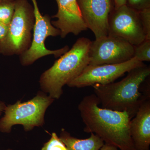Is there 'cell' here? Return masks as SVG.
<instances>
[{"label":"cell","instance_id":"6da1fadb","mask_svg":"<svg viewBox=\"0 0 150 150\" xmlns=\"http://www.w3.org/2000/svg\"><path fill=\"white\" fill-rule=\"evenodd\" d=\"M94 94L83 98L78 108L86 133H93L105 144L120 150H136L130 133L132 119L126 111L100 108Z\"/></svg>","mask_w":150,"mask_h":150},{"label":"cell","instance_id":"7a4b0ae2","mask_svg":"<svg viewBox=\"0 0 150 150\" xmlns=\"http://www.w3.org/2000/svg\"><path fill=\"white\" fill-rule=\"evenodd\" d=\"M150 75V68L144 65L134 68L126 77L118 82L93 86L94 94L102 107L119 111H126L133 118L142 103L150 99L140 91L142 83Z\"/></svg>","mask_w":150,"mask_h":150},{"label":"cell","instance_id":"3957f363","mask_svg":"<svg viewBox=\"0 0 150 150\" xmlns=\"http://www.w3.org/2000/svg\"><path fill=\"white\" fill-rule=\"evenodd\" d=\"M92 41L82 37L76 40L70 50L60 56L54 65L40 77V87L54 99H59L63 87L81 74L89 64L90 48Z\"/></svg>","mask_w":150,"mask_h":150},{"label":"cell","instance_id":"277c9868","mask_svg":"<svg viewBox=\"0 0 150 150\" xmlns=\"http://www.w3.org/2000/svg\"><path fill=\"white\" fill-rule=\"evenodd\" d=\"M54 100L44 93L39 92L26 102L19 100L15 104L8 105L4 111V115L0 119V131L10 133L12 127L15 125H22L26 131L43 126L45 112Z\"/></svg>","mask_w":150,"mask_h":150},{"label":"cell","instance_id":"5b68a950","mask_svg":"<svg viewBox=\"0 0 150 150\" xmlns=\"http://www.w3.org/2000/svg\"><path fill=\"white\" fill-rule=\"evenodd\" d=\"M34 9L28 0H15L13 16L6 37L0 41V53L23 54L30 47L34 24Z\"/></svg>","mask_w":150,"mask_h":150},{"label":"cell","instance_id":"8992f818","mask_svg":"<svg viewBox=\"0 0 150 150\" xmlns=\"http://www.w3.org/2000/svg\"><path fill=\"white\" fill-rule=\"evenodd\" d=\"M33 5L34 24L33 38L30 47L21 55L22 64L27 66L31 64L41 57L49 55H54L55 57H60L69 50L68 46L61 49L51 51L48 50L45 45L46 38L49 36H56L60 35V31L51 23V18L48 15H41L36 0H31Z\"/></svg>","mask_w":150,"mask_h":150},{"label":"cell","instance_id":"52a82bcc","mask_svg":"<svg viewBox=\"0 0 150 150\" xmlns=\"http://www.w3.org/2000/svg\"><path fill=\"white\" fill-rule=\"evenodd\" d=\"M134 56V46L121 38L108 35L92 41L89 65L121 64Z\"/></svg>","mask_w":150,"mask_h":150},{"label":"cell","instance_id":"ba28073f","mask_svg":"<svg viewBox=\"0 0 150 150\" xmlns=\"http://www.w3.org/2000/svg\"><path fill=\"white\" fill-rule=\"evenodd\" d=\"M145 64L136 58L116 64L88 65L79 76L68 84L70 87H86L99 84L106 85L114 82L126 73Z\"/></svg>","mask_w":150,"mask_h":150},{"label":"cell","instance_id":"9c48e42d","mask_svg":"<svg viewBox=\"0 0 150 150\" xmlns=\"http://www.w3.org/2000/svg\"><path fill=\"white\" fill-rule=\"evenodd\" d=\"M108 35L117 36L137 46L146 38L139 11L125 5L114 8L108 19Z\"/></svg>","mask_w":150,"mask_h":150},{"label":"cell","instance_id":"30bf717a","mask_svg":"<svg viewBox=\"0 0 150 150\" xmlns=\"http://www.w3.org/2000/svg\"><path fill=\"white\" fill-rule=\"evenodd\" d=\"M88 29L96 39L108 35V19L114 9L113 0H77Z\"/></svg>","mask_w":150,"mask_h":150},{"label":"cell","instance_id":"8fae6325","mask_svg":"<svg viewBox=\"0 0 150 150\" xmlns=\"http://www.w3.org/2000/svg\"><path fill=\"white\" fill-rule=\"evenodd\" d=\"M58 5L57 13L53 16L58 20L52 24L60 31L62 38L72 33L77 35L88 29L81 14L77 0H56Z\"/></svg>","mask_w":150,"mask_h":150},{"label":"cell","instance_id":"7c38bea8","mask_svg":"<svg viewBox=\"0 0 150 150\" xmlns=\"http://www.w3.org/2000/svg\"><path fill=\"white\" fill-rule=\"evenodd\" d=\"M130 133L136 150H150V99L142 103L131 119Z\"/></svg>","mask_w":150,"mask_h":150},{"label":"cell","instance_id":"4fadbf2b","mask_svg":"<svg viewBox=\"0 0 150 150\" xmlns=\"http://www.w3.org/2000/svg\"><path fill=\"white\" fill-rule=\"evenodd\" d=\"M91 134L89 138L80 139L72 137L65 129H62L60 138L68 150H99L104 142L96 134Z\"/></svg>","mask_w":150,"mask_h":150},{"label":"cell","instance_id":"5bb4252c","mask_svg":"<svg viewBox=\"0 0 150 150\" xmlns=\"http://www.w3.org/2000/svg\"><path fill=\"white\" fill-rule=\"evenodd\" d=\"M15 7V0H0V22L9 25Z\"/></svg>","mask_w":150,"mask_h":150},{"label":"cell","instance_id":"9a60e30c","mask_svg":"<svg viewBox=\"0 0 150 150\" xmlns=\"http://www.w3.org/2000/svg\"><path fill=\"white\" fill-rule=\"evenodd\" d=\"M140 62L150 61V39H146L142 43L134 46V57Z\"/></svg>","mask_w":150,"mask_h":150},{"label":"cell","instance_id":"2e32d148","mask_svg":"<svg viewBox=\"0 0 150 150\" xmlns=\"http://www.w3.org/2000/svg\"><path fill=\"white\" fill-rule=\"evenodd\" d=\"M41 150H68L64 143L56 133H52L51 139L44 144Z\"/></svg>","mask_w":150,"mask_h":150},{"label":"cell","instance_id":"e0dca14e","mask_svg":"<svg viewBox=\"0 0 150 150\" xmlns=\"http://www.w3.org/2000/svg\"><path fill=\"white\" fill-rule=\"evenodd\" d=\"M140 20L146 39H150V8L139 11Z\"/></svg>","mask_w":150,"mask_h":150},{"label":"cell","instance_id":"ac0fdd59","mask_svg":"<svg viewBox=\"0 0 150 150\" xmlns=\"http://www.w3.org/2000/svg\"><path fill=\"white\" fill-rule=\"evenodd\" d=\"M126 5L139 11L150 8V0H127Z\"/></svg>","mask_w":150,"mask_h":150},{"label":"cell","instance_id":"d6986e66","mask_svg":"<svg viewBox=\"0 0 150 150\" xmlns=\"http://www.w3.org/2000/svg\"><path fill=\"white\" fill-rule=\"evenodd\" d=\"M8 29V25L0 22V41L6 37Z\"/></svg>","mask_w":150,"mask_h":150},{"label":"cell","instance_id":"ffe728a7","mask_svg":"<svg viewBox=\"0 0 150 150\" xmlns=\"http://www.w3.org/2000/svg\"><path fill=\"white\" fill-rule=\"evenodd\" d=\"M115 9L126 5L127 0H113Z\"/></svg>","mask_w":150,"mask_h":150},{"label":"cell","instance_id":"44dd1931","mask_svg":"<svg viewBox=\"0 0 150 150\" xmlns=\"http://www.w3.org/2000/svg\"><path fill=\"white\" fill-rule=\"evenodd\" d=\"M99 150H118V149L113 145L105 143Z\"/></svg>","mask_w":150,"mask_h":150},{"label":"cell","instance_id":"7402d4cb","mask_svg":"<svg viewBox=\"0 0 150 150\" xmlns=\"http://www.w3.org/2000/svg\"><path fill=\"white\" fill-rule=\"evenodd\" d=\"M5 103L3 101L0 100V115H1L3 112L4 111L6 107Z\"/></svg>","mask_w":150,"mask_h":150},{"label":"cell","instance_id":"603a6c76","mask_svg":"<svg viewBox=\"0 0 150 150\" xmlns=\"http://www.w3.org/2000/svg\"><path fill=\"white\" fill-rule=\"evenodd\" d=\"M11 150V149H8V150Z\"/></svg>","mask_w":150,"mask_h":150}]
</instances>
